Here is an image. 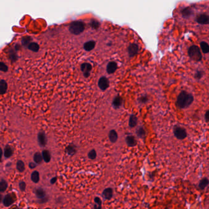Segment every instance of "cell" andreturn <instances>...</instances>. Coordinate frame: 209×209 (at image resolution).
<instances>
[{
  "instance_id": "7a4b0ae2",
  "label": "cell",
  "mask_w": 209,
  "mask_h": 209,
  "mask_svg": "<svg viewBox=\"0 0 209 209\" xmlns=\"http://www.w3.org/2000/svg\"><path fill=\"white\" fill-rule=\"evenodd\" d=\"M109 84H110L109 80L106 76H102L98 80V86L99 88L102 91L107 90L109 88Z\"/></svg>"
},
{
  "instance_id": "f1b7e54d",
  "label": "cell",
  "mask_w": 209,
  "mask_h": 209,
  "mask_svg": "<svg viewBox=\"0 0 209 209\" xmlns=\"http://www.w3.org/2000/svg\"><path fill=\"white\" fill-rule=\"evenodd\" d=\"M2 155H3V150L1 148H0V161H1V160Z\"/></svg>"
},
{
  "instance_id": "2e32d148",
  "label": "cell",
  "mask_w": 209,
  "mask_h": 209,
  "mask_svg": "<svg viewBox=\"0 0 209 209\" xmlns=\"http://www.w3.org/2000/svg\"><path fill=\"white\" fill-rule=\"evenodd\" d=\"M42 155H40V153H36L34 155V161H35L36 163L40 164L42 161Z\"/></svg>"
},
{
  "instance_id": "30bf717a",
  "label": "cell",
  "mask_w": 209,
  "mask_h": 209,
  "mask_svg": "<svg viewBox=\"0 0 209 209\" xmlns=\"http://www.w3.org/2000/svg\"><path fill=\"white\" fill-rule=\"evenodd\" d=\"M137 123V118L136 117L135 115H132L130 118V121H129V125L130 127H133L136 126Z\"/></svg>"
},
{
  "instance_id": "7c38bea8",
  "label": "cell",
  "mask_w": 209,
  "mask_h": 209,
  "mask_svg": "<svg viewBox=\"0 0 209 209\" xmlns=\"http://www.w3.org/2000/svg\"><path fill=\"white\" fill-rule=\"evenodd\" d=\"M42 159L46 162H49L51 160L50 154L49 152V151H47V150L43 151L42 154Z\"/></svg>"
},
{
  "instance_id": "ac0fdd59",
  "label": "cell",
  "mask_w": 209,
  "mask_h": 209,
  "mask_svg": "<svg viewBox=\"0 0 209 209\" xmlns=\"http://www.w3.org/2000/svg\"><path fill=\"white\" fill-rule=\"evenodd\" d=\"M17 168L19 172H24L25 170V164L22 161H19L17 163Z\"/></svg>"
},
{
  "instance_id": "52a82bcc",
  "label": "cell",
  "mask_w": 209,
  "mask_h": 209,
  "mask_svg": "<svg viewBox=\"0 0 209 209\" xmlns=\"http://www.w3.org/2000/svg\"><path fill=\"white\" fill-rule=\"evenodd\" d=\"M109 137L111 142L115 143L118 139V134L117 132H116L115 130H111L109 132Z\"/></svg>"
},
{
  "instance_id": "8992f818",
  "label": "cell",
  "mask_w": 209,
  "mask_h": 209,
  "mask_svg": "<svg viewBox=\"0 0 209 209\" xmlns=\"http://www.w3.org/2000/svg\"><path fill=\"white\" fill-rule=\"evenodd\" d=\"M14 202V199L13 197L11 196L10 194H8L5 196L4 199L3 200L4 205L6 207H9L12 205Z\"/></svg>"
},
{
  "instance_id": "4dcf8cb0",
  "label": "cell",
  "mask_w": 209,
  "mask_h": 209,
  "mask_svg": "<svg viewBox=\"0 0 209 209\" xmlns=\"http://www.w3.org/2000/svg\"><path fill=\"white\" fill-rule=\"evenodd\" d=\"M1 200H2V196H1V194H0V202H1Z\"/></svg>"
},
{
  "instance_id": "277c9868",
  "label": "cell",
  "mask_w": 209,
  "mask_h": 209,
  "mask_svg": "<svg viewBox=\"0 0 209 209\" xmlns=\"http://www.w3.org/2000/svg\"><path fill=\"white\" fill-rule=\"evenodd\" d=\"M38 141L41 146H45L47 144V139L44 132H39L38 134Z\"/></svg>"
},
{
  "instance_id": "d6986e66",
  "label": "cell",
  "mask_w": 209,
  "mask_h": 209,
  "mask_svg": "<svg viewBox=\"0 0 209 209\" xmlns=\"http://www.w3.org/2000/svg\"><path fill=\"white\" fill-rule=\"evenodd\" d=\"M36 194L39 198H44L45 196V193L42 189L38 188L36 191Z\"/></svg>"
},
{
  "instance_id": "8fae6325",
  "label": "cell",
  "mask_w": 209,
  "mask_h": 209,
  "mask_svg": "<svg viewBox=\"0 0 209 209\" xmlns=\"http://www.w3.org/2000/svg\"><path fill=\"white\" fill-rule=\"evenodd\" d=\"M28 49L33 52H37L39 50V45L36 42H31L29 44Z\"/></svg>"
},
{
  "instance_id": "603a6c76",
  "label": "cell",
  "mask_w": 209,
  "mask_h": 209,
  "mask_svg": "<svg viewBox=\"0 0 209 209\" xmlns=\"http://www.w3.org/2000/svg\"><path fill=\"white\" fill-rule=\"evenodd\" d=\"M67 152L69 155H73L75 152V149L73 146H69L67 148Z\"/></svg>"
},
{
  "instance_id": "4fadbf2b",
  "label": "cell",
  "mask_w": 209,
  "mask_h": 209,
  "mask_svg": "<svg viewBox=\"0 0 209 209\" xmlns=\"http://www.w3.org/2000/svg\"><path fill=\"white\" fill-rule=\"evenodd\" d=\"M31 178L34 183H38L39 181V173L37 171H34L32 173Z\"/></svg>"
},
{
  "instance_id": "5b68a950",
  "label": "cell",
  "mask_w": 209,
  "mask_h": 209,
  "mask_svg": "<svg viewBox=\"0 0 209 209\" xmlns=\"http://www.w3.org/2000/svg\"><path fill=\"white\" fill-rule=\"evenodd\" d=\"M113 195V191L112 188H107L104 189L102 193V196L106 199H111Z\"/></svg>"
},
{
  "instance_id": "3957f363",
  "label": "cell",
  "mask_w": 209,
  "mask_h": 209,
  "mask_svg": "<svg viewBox=\"0 0 209 209\" xmlns=\"http://www.w3.org/2000/svg\"><path fill=\"white\" fill-rule=\"evenodd\" d=\"M173 134L174 136H175L177 139H180V140L184 139L187 136V131H186V130L184 128L181 127H176V128L174 129Z\"/></svg>"
},
{
  "instance_id": "ffe728a7",
  "label": "cell",
  "mask_w": 209,
  "mask_h": 209,
  "mask_svg": "<svg viewBox=\"0 0 209 209\" xmlns=\"http://www.w3.org/2000/svg\"><path fill=\"white\" fill-rule=\"evenodd\" d=\"M7 188H8V183L6 182L4 180H2L1 182H0V191H1V192H4V191L7 189Z\"/></svg>"
},
{
  "instance_id": "5bb4252c",
  "label": "cell",
  "mask_w": 209,
  "mask_h": 209,
  "mask_svg": "<svg viewBox=\"0 0 209 209\" xmlns=\"http://www.w3.org/2000/svg\"><path fill=\"white\" fill-rule=\"evenodd\" d=\"M208 184V180L207 178H204L201 180V181L199 183V187L201 189H204Z\"/></svg>"
},
{
  "instance_id": "484cf974",
  "label": "cell",
  "mask_w": 209,
  "mask_h": 209,
  "mask_svg": "<svg viewBox=\"0 0 209 209\" xmlns=\"http://www.w3.org/2000/svg\"><path fill=\"white\" fill-rule=\"evenodd\" d=\"M95 202L96 203V204H97V205H98V206H100L101 207V204H102V202H101V199H100V198H99V197H95Z\"/></svg>"
},
{
  "instance_id": "9c48e42d",
  "label": "cell",
  "mask_w": 209,
  "mask_h": 209,
  "mask_svg": "<svg viewBox=\"0 0 209 209\" xmlns=\"http://www.w3.org/2000/svg\"><path fill=\"white\" fill-rule=\"evenodd\" d=\"M126 141L127 146L130 147H134L137 144L135 138L133 136H127L126 138Z\"/></svg>"
},
{
  "instance_id": "7402d4cb",
  "label": "cell",
  "mask_w": 209,
  "mask_h": 209,
  "mask_svg": "<svg viewBox=\"0 0 209 209\" xmlns=\"http://www.w3.org/2000/svg\"><path fill=\"white\" fill-rule=\"evenodd\" d=\"M8 70V67L7 66V65H6L3 62H0V71L3 72H7Z\"/></svg>"
},
{
  "instance_id": "4316f807",
  "label": "cell",
  "mask_w": 209,
  "mask_h": 209,
  "mask_svg": "<svg viewBox=\"0 0 209 209\" xmlns=\"http://www.w3.org/2000/svg\"><path fill=\"white\" fill-rule=\"evenodd\" d=\"M29 167L31 168V169H33V168L36 167V165H35V164L33 163V162H31V163H30V164H29Z\"/></svg>"
},
{
  "instance_id": "f546056e",
  "label": "cell",
  "mask_w": 209,
  "mask_h": 209,
  "mask_svg": "<svg viewBox=\"0 0 209 209\" xmlns=\"http://www.w3.org/2000/svg\"><path fill=\"white\" fill-rule=\"evenodd\" d=\"M208 112L207 111V112H206V116H205L206 120V121H207V122H208Z\"/></svg>"
},
{
  "instance_id": "cb8c5ba5",
  "label": "cell",
  "mask_w": 209,
  "mask_h": 209,
  "mask_svg": "<svg viewBox=\"0 0 209 209\" xmlns=\"http://www.w3.org/2000/svg\"><path fill=\"white\" fill-rule=\"evenodd\" d=\"M137 135L139 137H143L146 135V132H145V130L142 128V127H140V128L138 130Z\"/></svg>"
},
{
  "instance_id": "e0dca14e",
  "label": "cell",
  "mask_w": 209,
  "mask_h": 209,
  "mask_svg": "<svg viewBox=\"0 0 209 209\" xmlns=\"http://www.w3.org/2000/svg\"><path fill=\"white\" fill-rule=\"evenodd\" d=\"M13 155V150L9 146H7L4 150V156L5 157L9 158Z\"/></svg>"
},
{
  "instance_id": "ba28073f",
  "label": "cell",
  "mask_w": 209,
  "mask_h": 209,
  "mask_svg": "<svg viewBox=\"0 0 209 209\" xmlns=\"http://www.w3.org/2000/svg\"><path fill=\"white\" fill-rule=\"evenodd\" d=\"M8 89L7 82L4 80L0 81V94L3 95L6 92Z\"/></svg>"
},
{
  "instance_id": "9a60e30c",
  "label": "cell",
  "mask_w": 209,
  "mask_h": 209,
  "mask_svg": "<svg viewBox=\"0 0 209 209\" xmlns=\"http://www.w3.org/2000/svg\"><path fill=\"white\" fill-rule=\"evenodd\" d=\"M121 104V99L119 96L115 97L113 101V105L115 108H118Z\"/></svg>"
},
{
  "instance_id": "44dd1931",
  "label": "cell",
  "mask_w": 209,
  "mask_h": 209,
  "mask_svg": "<svg viewBox=\"0 0 209 209\" xmlns=\"http://www.w3.org/2000/svg\"><path fill=\"white\" fill-rule=\"evenodd\" d=\"M96 157V152L95 150H92L88 153V158L91 160H95Z\"/></svg>"
},
{
  "instance_id": "83f0119b",
  "label": "cell",
  "mask_w": 209,
  "mask_h": 209,
  "mask_svg": "<svg viewBox=\"0 0 209 209\" xmlns=\"http://www.w3.org/2000/svg\"><path fill=\"white\" fill-rule=\"evenodd\" d=\"M56 178L54 177V178H53L51 180V183L54 184V183H55V182H56Z\"/></svg>"
},
{
  "instance_id": "6da1fadb",
  "label": "cell",
  "mask_w": 209,
  "mask_h": 209,
  "mask_svg": "<svg viewBox=\"0 0 209 209\" xmlns=\"http://www.w3.org/2000/svg\"><path fill=\"white\" fill-rule=\"evenodd\" d=\"M194 101V98L193 95L188 93L187 91H183L179 94L178 98L177 104V106L181 109L187 108L189 107Z\"/></svg>"
},
{
  "instance_id": "d4e9b609",
  "label": "cell",
  "mask_w": 209,
  "mask_h": 209,
  "mask_svg": "<svg viewBox=\"0 0 209 209\" xmlns=\"http://www.w3.org/2000/svg\"><path fill=\"white\" fill-rule=\"evenodd\" d=\"M19 187H20V189H21V191H25V189L26 188V183L24 182H20L19 184Z\"/></svg>"
}]
</instances>
